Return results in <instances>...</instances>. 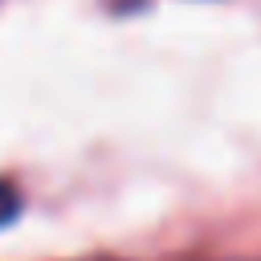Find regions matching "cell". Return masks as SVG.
Segmentation results:
<instances>
[{"instance_id":"cell-1","label":"cell","mask_w":261,"mask_h":261,"mask_svg":"<svg viewBox=\"0 0 261 261\" xmlns=\"http://www.w3.org/2000/svg\"><path fill=\"white\" fill-rule=\"evenodd\" d=\"M16 212H20V196H16L8 184H0V228H4V224H12V220H16Z\"/></svg>"}]
</instances>
